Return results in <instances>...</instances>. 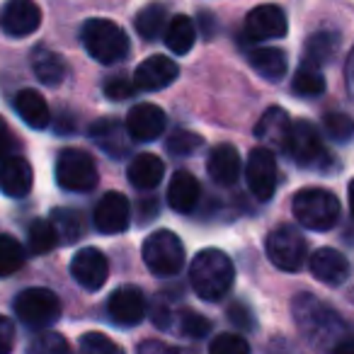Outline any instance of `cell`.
I'll return each mask as SVG.
<instances>
[{"label":"cell","mask_w":354,"mask_h":354,"mask_svg":"<svg viewBox=\"0 0 354 354\" xmlns=\"http://www.w3.org/2000/svg\"><path fill=\"white\" fill-rule=\"evenodd\" d=\"M291 313H294V320L301 333H304V337L308 342H313L315 347H335L347 335L344 320L328 304L315 299L313 294L304 291V294L294 296Z\"/></svg>","instance_id":"cell-1"},{"label":"cell","mask_w":354,"mask_h":354,"mask_svg":"<svg viewBox=\"0 0 354 354\" xmlns=\"http://www.w3.org/2000/svg\"><path fill=\"white\" fill-rule=\"evenodd\" d=\"M233 279H236V270H233L231 257L216 248H207V250L197 252V257L189 265L192 289L204 301L223 299L231 291Z\"/></svg>","instance_id":"cell-2"},{"label":"cell","mask_w":354,"mask_h":354,"mask_svg":"<svg viewBox=\"0 0 354 354\" xmlns=\"http://www.w3.org/2000/svg\"><path fill=\"white\" fill-rule=\"evenodd\" d=\"M294 218L310 231H330L339 218V202L333 192L320 187H304L291 199Z\"/></svg>","instance_id":"cell-3"},{"label":"cell","mask_w":354,"mask_h":354,"mask_svg":"<svg viewBox=\"0 0 354 354\" xmlns=\"http://www.w3.org/2000/svg\"><path fill=\"white\" fill-rule=\"evenodd\" d=\"M83 46L97 64L112 66L127 59L129 54V37L112 20H88L80 32Z\"/></svg>","instance_id":"cell-4"},{"label":"cell","mask_w":354,"mask_h":354,"mask_svg":"<svg viewBox=\"0 0 354 354\" xmlns=\"http://www.w3.org/2000/svg\"><path fill=\"white\" fill-rule=\"evenodd\" d=\"M284 153H289L291 160H296L301 167H308V170H330V162H333L323 141H320V133L306 119L291 122Z\"/></svg>","instance_id":"cell-5"},{"label":"cell","mask_w":354,"mask_h":354,"mask_svg":"<svg viewBox=\"0 0 354 354\" xmlns=\"http://www.w3.org/2000/svg\"><path fill=\"white\" fill-rule=\"evenodd\" d=\"M143 260L158 277H175L185 267V245L172 231H156L143 243Z\"/></svg>","instance_id":"cell-6"},{"label":"cell","mask_w":354,"mask_h":354,"mask_svg":"<svg viewBox=\"0 0 354 354\" xmlns=\"http://www.w3.org/2000/svg\"><path fill=\"white\" fill-rule=\"evenodd\" d=\"M15 315L27 325V328L35 330H44L49 325H54L61 318V301L54 291L41 289H25L20 296L15 299Z\"/></svg>","instance_id":"cell-7"},{"label":"cell","mask_w":354,"mask_h":354,"mask_svg":"<svg viewBox=\"0 0 354 354\" xmlns=\"http://www.w3.org/2000/svg\"><path fill=\"white\" fill-rule=\"evenodd\" d=\"M267 257L281 272H299L306 265L308 245L294 226H279L267 236Z\"/></svg>","instance_id":"cell-8"},{"label":"cell","mask_w":354,"mask_h":354,"mask_svg":"<svg viewBox=\"0 0 354 354\" xmlns=\"http://www.w3.org/2000/svg\"><path fill=\"white\" fill-rule=\"evenodd\" d=\"M56 183L68 192H90L97 185V167L88 153L66 148L56 162Z\"/></svg>","instance_id":"cell-9"},{"label":"cell","mask_w":354,"mask_h":354,"mask_svg":"<svg viewBox=\"0 0 354 354\" xmlns=\"http://www.w3.org/2000/svg\"><path fill=\"white\" fill-rule=\"evenodd\" d=\"M277 158L270 148L257 146L250 151L245 165V180L250 187L252 197H257V202H270L274 197L277 189Z\"/></svg>","instance_id":"cell-10"},{"label":"cell","mask_w":354,"mask_h":354,"mask_svg":"<svg viewBox=\"0 0 354 354\" xmlns=\"http://www.w3.org/2000/svg\"><path fill=\"white\" fill-rule=\"evenodd\" d=\"M146 296L138 286H122L107 301V315L119 328H133L146 318Z\"/></svg>","instance_id":"cell-11"},{"label":"cell","mask_w":354,"mask_h":354,"mask_svg":"<svg viewBox=\"0 0 354 354\" xmlns=\"http://www.w3.org/2000/svg\"><path fill=\"white\" fill-rule=\"evenodd\" d=\"M71 277L85 291H100L109 277V262L97 248H83L71 260Z\"/></svg>","instance_id":"cell-12"},{"label":"cell","mask_w":354,"mask_h":354,"mask_svg":"<svg viewBox=\"0 0 354 354\" xmlns=\"http://www.w3.org/2000/svg\"><path fill=\"white\" fill-rule=\"evenodd\" d=\"M289 30V22L281 8L277 6H257L245 17V37L250 41H270L279 39Z\"/></svg>","instance_id":"cell-13"},{"label":"cell","mask_w":354,"mask_h":354,"mask_svg":"<svg viewBox=\"0 0 354 354\" xmlns=\"http://www.w3.org/2000/svg\"><path fill=\"white\" fill-rule=\"evenodd\" d=\"M165 124H167L165 112H162L158 104H151V102L133 104L127 114V131H129V136L138 143L156 141V138L165 131Z\"/></svg>","instance_id":"cell-14"},{"label":"cell","mask_w":354,"mask_h":354,"mask_svg":"<svg viewBox=\"0 0 354 354\" xmlns=\"http://www.w3.org/2000/svg\"><path fill=\"white\" fill-rule=\"evenodd\" d=\"M180 75V66L175 64L167 56H151L146 59L133 73V88L143 90V93H156V90H162L167 85H172Z\"/></svg>","instance_id":"cell-15"},{"label":"cell","mask_w":354,"mask_h":354,"mask_svg":"<svg viewBox=\"0 0 354 354\" xmlns=\"http://www.w3.org/2000/svg\"><path fill=\"white\" fill-rule=\"evenodd\" d=\"M129 216H131L129 199L122 192H107L95 207V228L104 236H117L127 231Z\"/></svg>","instance_id":"cell-16"},{"label":"cell","mask_w":354,"mask_h":354,"mask_svg":"<svg viewBox=\"0 0 354 354\" xmlns=\"http://www.w3.org/2000/svg\"><path fill=\"white\" fill-rule=\"evenodd\" d=\"M306 260H308L310 274L328 286L344 284L349 279V272H352L349 270V260L339 250H335V248H320V250H315Z\"/></svg>","instance_id":"cell-17"},{"label":"cell","mask_w":354,"mask_h":354,"mask_svg":"<svg viewBox=\"0 0 354 354\" xmlns=\"http://www.w3.org/2000/svg\"><path fill=\"white\" fill-rule=\"evenodd\" d=\"M3 30L10 37L35 35L41 25V10L35 0H10L3 12Z\"/></svg>","instance_id":"cell-18"},{"label":"cell","mask_w":354,"mask_h":354,"mask_svg":"<svg viewBox=\"0 0 354 354\" xmlns=\"http://www.w3.org/2000/svg\"><path fill=\"white\" fill-rule=\"evenodd\" d=\"M35 172L27 158L22 156H8L0 162V189L12 199H22L30 194Z\"/></svg>","instance_id":"cell-19"},{"label":"cell","mask_w":354,"mask_h":354,"mask_svg":"<svg viewBox=\"0 0 354 354\" xmlns=\"http://www.w3.org/2000/svg\"><path fill=\"white\" fill-rule=\"evenodd\" d=\"M291 129V117L286 109L281 107H270L260 117L255 127V138L260 143H265V148H277V151H284L286 138H289Z\"/></svg>","instance_id":"cell-20"},{"label":"cell","mask_w":354,"mask_h":354,"mask_svg":"<svg viewBox=\"0 0 354 354\" xmlns=\"http://www.w3.org/2000/svg\"><path fill=\"white\" fill-rule=\"evenodd\" d=\"M241 156H238V148H233L231 143H218L212 153H209V160H207V170L209 177H212L214 183L228 185L238 183V177H241Z\"/></svg>","instance_id":"cell-21"},{"label":"cell","mask_w":354,"mask_h":354,"mask_svg":"<svg viewBox=\"0 0 354 354\" xmlns=\"http://www.w3.org/2000/svg\"><path fill=\"white\" fill-rule=\"evenodd\" d=\"M199 202V183L187 170H177L167 185V204L177 214H189Z\"/></svg>","instance_id":"cell-22"},{"label":"cell","mask_w":354,"mask_h":354,"mask_svg":"<svg viewBox=\"0 0 354 354\" xmlns=\"http://www.w3.org/2000/svg\"><path fill=\"white\" fill-rule=\"evenodd\" d=\"M162 175H165V165L158 156L153 153H141L136 156L127 167V177L129 183L136 189H153L160 185Z\"/></svg>","instance_id":"cell-23"},{"label":"cell","mask_w":354,"mask_h":354,"mask_svg":"<svg viewBox=\"0 0 354 354\" xmlns=\"http://www.w3.org/2000/svg\"><path fill=\"white\" fill-rule=\"evenodd\" d=\"M15 112L20 114L22 122L30 124L32 129H46L51 124L49 104H46V100L32 88L20 90V93L15 95Z\"/></svg>","instance_id":"cell-24"},{"label":"cell","mask_w":354,"mask_h":354,"mask_svg":"<svg viewBox=\"0 0 354 354\" xmlns=\"http://www.w3.org/2000/svg\"><path fill=\"white\" fill-rule=\"evenodd\" d=\"M32 71H35L37 80L49 88H56V85L64 83L66 78V61L61 59L56 51L46 49V46H37L32 51Z\"/></svg>","instance_id":"cell-25"},{"label":"cell","mask_w":354,"mask_h":354,"mask_svg":"<svg viewBox=\"0 0 354 354\" xmlns=\"http://www.w3.org/2000/svg\"><path fill=\"white\" fill-rule=\"evenodd\" d=\"M248 61L250 66L262 75L265 80H281L286 75V68H289V61H286V54L281 49H274V46H260V49H252L248 54Z\"/></svg>","instance_id":"cell-26"},{"label":"cell","mask_w":354,"mask_h":354,"mask_svg":"<svg viewBox=\"0 0 354 354\" xmlns=\"http://www.w3.org/2000/svg\"><path fill=\"white\" fill-rule=\"evenodd\" d=\"M339 46V35L337 32H315V35L308 37L304 46V66H313V68H320V66L330 64L337 54Z\"/></svg>","instance_id":"cell-27"},{"label":"cell","mask_w":354,"mask_h":354,"mask_svg":"<svg viewBox=\"0 0 354 354\" xmlns=\"http://www.w3.org/2000/svg\"><path fill=\"white\" fill-rule=\"evenodd\" d=\"M165 44L172 54L185 56L192 51L194 41H197V30H194V22L187 15H175L165 25Z\"/></svg>","instance_id":"cell-28"},{"label":"cell","mask_w":354,"mask_h":354,"mask_svg":"<svg viewBox=\"0 0 354 354\" xmlns=\"http://www.w3.org/2000/svg\"><path fill=\"white\" fill-rule=\"evenodd\" d=\"M90 136L97 141L100 148L109 151L112 156H122V153H127V146H124L122 124H119L117 119H112V117L97 119V122L90 127Z\"/></svg>","instance_id":"cell-29"},{"label":"cell","mask_w":354,"mask_h":354,"mask_svg":"<svg viewBox=\"0 0 354 354\" xmlns=\"http://www.w3.org/2000/svg\"><path fill=\"white\" fill-rule=\"evenodd\" d=\"M49 223L56 233V241L64 243V245L75 243L83 233V216L75 209H54Z\"/></svg>","instance_id":"cell-30"},{"label":"cell","mask_w":354,"mask_h":354,"mask_svg":"<svg viewBox=\"0 0 354 354\" xmlns=\"http://www.w3.org/2000/svg\"><path fill=\"white\" fill-rule=\"evenodd\" d=\"M165 25H167V10L162 6H158V3L146 6L136 15V32L146 41L158 39L162 35V30H165Z\"/></svg>","instance_id":"cell-31"},{"label":"cell","mask_w":354,"mask_h":354,"mask_svg":"<svg viewBox=\"0 0 354 354\" xmlns=\"http://www.w3.org/2000/svg\"><path fill=\"white\" fill-rule=\"evenodd\" d=\"M25 265V250L12 236H0V277L15 274Z\"/></svg>","instance_id":"cell-32"},{"label":"cell","mask_w":354,"mask_h":354,"mask_svg":"<svg viewBox=\"0 0 354 354\" xmlns=\"http://www.w3.org/2000/svg\"><path fill=\"white\" fill-rule=\"evenodd\" d=\"M325 90V78L313 66H301L294 75V93L301 97H318Z\"/></svg>","instance_id":"cell-33"},{"label":"cell","mask_w":354,"mask_h":354,"mask_svg":"<svg viewBox=\"0 0 354 354\" xmlns=\"http://www.w3.org/2000/svg\"><path fill=\"white\" fill-rule=\"evenodd\" d=\"M27 243H30V250L35 255H44V252H51L56 248V233L51 228L49 221L39 218L30 226V233H27Z\"/></svg>","instance_id":"cell-34"},{"label":"cell","mask_w":354,"mask_h":354,"mask_svg":"<svg viewBox=\"0 0 354 354\" xmlns=\"http://www.w3.org/2000/svg\"><path fill=\"white\" fill-rule=\"evenodd\" d=\"M177 320H180V330L183 335H187L189 339H204L209 333H212V323L209 318H204L202 313L192 308H183L177 313Z\"/></svg>","instance_id":"cell-35"},{"label":"cell","mask_w":354,"mask_h":354,"mask_svg":"<svg viewBox=\"0 0 354 354\" xmlns=\"http://www.w3.org/2000/svg\"><path fill=\"white\" fill-rule=\"evenodd\" d=\"M202 146L204 138L199 133L187 131V129H180V131L170 133V138H167V151L172 156H194Z\"/></svg>","instance_id":"cell-36"},{"label":"cell","mask_w":354,"mask_h":354,"mask_svg":"<svg viewBox=\"0 0 354 354\" xmlns=\"http://www.w3.org/2000/svg\"><path fill=\"white\" fill-rule=\"evenodd\" d=\"M323 129L335 143H347L352 138V131H354V124L347 114L342 112H330L323 117Z\"/></svg>","instance_id":"cell-37"},{"label":"cell","mask_w":354,"mask_h":354,"mask_svg":"<svg viewBox=\"0 0 354 354\" xmlns=\"http://www.w3.org/2000/svg\"><path fill=\"white\" fill-rule=\"evenodd\" d=\"M30 354H73L71 344L59 333H41L30 342Z\"/></svg>","instance_id":"cell-38"},{"label":"cell","mask_w":354,"mask_h":354,"mask_svg":"<svg viewBox=\"0 0 354 354\" xmlns=\"http://www.w3.org/2000/svg\"><path fill=\"white\" fill-rule=\"evenodd\" d=\"M80 354H124V349L107 335L85 333L80 337Z\"/></svg>","instance_id":"cell-39"},{"label":"cell","mask_w":354,"mask_h":354,"mask_svg":"<svg viewBox=\"0 0 354 354\" xmlns=\"http://www.w3.org/2000/svg\"><path fill=\"white\" fill-rule=\"evenodd\" d=\"M209 354H250V344L245 337L236 333H221L218 337L212 339Z\"/></svg>","instance_id":"cell-40"},{"label":"cell","mask_w":354,"mask_h":354,"mask_svg":"<svg viewBox=\"0 0 354 354\" xmlns=\"http://www.w3.org/2000/svg\"><path fill=\"white\" fill-rule=\"evenodd\" d=\"M136 93V88H133V83L129 78H124V75H112V78H107V83H104V95H107L109 100H129L131 95Z\"/></svg>","instance_id":"cell-41"},{"label":"cell","mask_w":354,"mask_h":354,"mask_svg":"<svg viewBox=\"0 0 354 354\" xmlns=\"http://www.w3.org/2000/svg\"><path fill=\"white\" fill-rule=\"evenodd\" d=\"M228 320H231L236 328H241V330H252L255 328V320H252V310L248 308L245 304H231L228 306Z\"/></svg>","instance_id":"cell-42"},{"label":"cell","mask_w":354,"mask_h":354,"mask_svg":"<svg viewBox=\"0 0 354 354\" xmlns=\"http://www.w3.org/2000/svg\"><path fill=\"white\" fill-rule=\"evenodd\" d=\"M15 146H17L15 133L10 131V127H8L6 119L0 117V160H6L8 156H12Z\"/></svg>","instance_id":"cell-43"},{"label":"cell","mask_w":354,"mask_h":354,"mask_svg":"<svg viewBox=\"0 0 354 354\" xmlns=\"http://www.w3.org/2000/svg\"><path fill=\"white\" fill-rule=\"evenodd\" d=\"M12 344H15V328H12L10 318L0 315V354H10Z\"/></svg>","instance_id":"cell-44"},{"label":"cell","mask_w":354,"mask_h":354,"mask_svg":"<svg viewBox=\"0 0 354 354\" xmlns=\"http://www.w3.org/2000/svg\"><path fill=\"white\" fill-rule=\"evenodd\" d=\"M151 315H153V325L156 328H170V310H167V306H165V301H156L153 304V308H151Z\"/></svg>","instance_id":"cell-45"},{"label":"cell","mask_w":354,"mask_h":354,"mask_svg":"<svg viewBox=\"0 0 354 354\" xmlns=\"http://www.w3.org/2000/svg\"><path fill=\"white\" fill-rule=\"evenodd\" d=\"M158 214V199L148 197L143 199L141 204H138V218H141V223H148L153 221V216Z\"/></svg>","instance_id":"cell-46"},{"label":"cell","mask_w":354,"mask_h":354,"mask_svg":"<svg viewBox=\"0 0 354 354\" xmlns=\"http://www.w3.org/2000/svg\"><path fill=\"white\" fill-rule=\"evenodd\" d=\"M73 119H71L68 117V114H64V112H61V117H59V124H56V131H59V133H71V131H73Z\"/></svg>","instance_id":"cell-47"},{"label":"cell","mask_w":354,"mask_h":354,"mask_svg":"<svg viewBox=\"0 0 354 354\" xmlns=\"http://www.w3.org/2000/svg\"><path fill=\"white\" fill-rule=\"evenodd\" d=\"M335 354H354V344H352V339L344 337L342 342L335 344Z\"/></svg>","instance_id":"cell-48"}]
</instances>
